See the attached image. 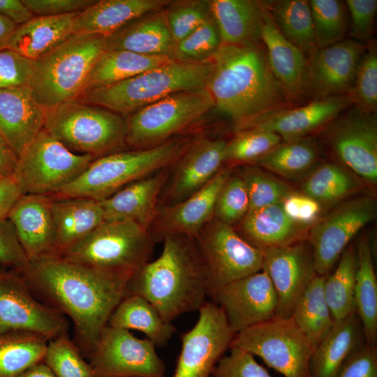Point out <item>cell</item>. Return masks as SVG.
<instances>
[{"instance_id": "1", "label": "cell", "mask_w": 377, "mask_h": 377, "mask_svg": "<svg viewBox=\"0 0 377 377\" xmlns=\"http://www.w3.org/2000/svg\"><path fill=\"white\" fill-rule=\"evenodd\" d=\"M24 275L35 295L68 317L76 344L88 357L109 319L128 295L131 276L109 272L60 256L30 261Z\"/></svg>"}, {"instance_id": "2", "label": "cell", "mask_w": 377, "mask_h": 377, "mask_svg": "<svg viewBox=\"0 0 377 377\" xmlns=\"http://www.w3.org/2000/svg\"><path fill=\"white\" fill-rule=\"evenodd\" d=\"M211 61L206 89L214 108L235 121L238 131L290 106L292 99L272 73L261 40L221 44Z\"/></svg>"}, {"instance_id": "3", "label": "cell", "mask_w": 377, "mask_h": 377, "mask_svg": "<svg viewBox=\"0 0 377 377\" xmlns=\"http://www.w3.org/2000/svg\"><path fill=\"white\" fill-rule=\"evenodd\" d=\"M162 239L161 253L131 276L127 293L145 297L172 322L207 302L208 275L195 238L168 234Z\"/></svg>"}, {"instance_id": "4", "label": "cell", "mask_w": 377, "mask_h": 377, "mask_svg": "<svg viewBox=\"0 0 377 377\" xmlns=\"http://www.w3.org/2000/svg\"><path fill=\"white\" fill-rule=\"evenodd\" d=\"M211 60L198 64L170 61L121 82L84 91L77 99L122 117L172 94L206 89Z\"/></svg>"}, {"instance_id": "5", "label": "cell", "mask_w": 377, "mask_h": 377, "mask_svg": "<svg viewBox=\"0 0 377 377\" xmlns=\"http://www.w3.org/2000/svg\"><path fill=\"white\" fill-rule=\"evenodd\" d=\"M188 143L185 139L169 140L151 148L117 151L101 156L51 197L102 200L126 185L173 165Z\"/></svg>"}, {"instance_id": "6", "label": "cell", "mask_w": 377, "mask_h": 377, "mask_svg": "<svg viewBox=\"0 0 377 377\" xmlns=\"http://www.w3.org/2000/svg\"><path fill=\"white\" fill-rule=\"evenodd\" d=\"M106 50L105 37L73 34L34 61L29 87L45 110L77 98L85 89L91 70Z\"/></svg>"}, {"instance_id": "7", "label": "cell", "mask_w": 377, "mask_h": 377, "mask_svg": "<svg viewBox=\"0 0 377 377\" xmlns=\"http://www.w3.org/2000/svg\"><path fill=\"white\" fill-rule=\"evenodd\" d=\"M44 129L72 152L95 158L126 144L125 117L77 98L46 110Z\"/></svg>"}, {"instance_id": "8", "label": "cell", "mask_w": 377, "mask_h": 377, "mask_svg": "<svg viewBox=\"0 0 377 377\" xmlns=\"http://www.w3.org/2000/svg\"><path fill=\"white\" fill-rule=\"evenodd\" d=\"M150 231L128 221H104L60 256L103 271L133 276L150 261Z\"/></svg>"}, {"instance_id": "9", "label": "cell", "mask_w": 377, "mask_h": 377, "mask_svg": "<svg viewBox=\"0 0 377 377\" xmlns=\"http://www.w3.org/2000/svg\"><path fill=\"white\" fill-rule=\"evenodd\" d=\"M214 108L207 89L182 91L145 106L126 118V142L135 149L156 147Z\"/></svg>"}, {"instance_id": "10", "label": "cell", "mask_w": 377, "mask_h": 377, "mask_svg": "<svg viewBox=\"0 0 377 377\" xmlns=\"http://www.w3.org/2000/svg\"><path fill=\"white\" fill-rule=\"evenodd\" d=\"M95 159L72 152L44 128L19 156L12 176L22 194L52 196Z\"/></svg>"}, {"instance_id": "11", "label": "cell", "mask_w": 377, "mask_h": 377, "mask_svg": "<svg viewBox=\"0 0 377 377\" xmlns=\"http://www.w3.org/2000/svg\"><path fill=\"white\" fill-rule=\"evenodd\" d=\"M230 347L258 356L284 377H311L315 348L291 318L272 319L235 334Z\"/></svg>"}, {"instance_id": "12", "label": "cell", "mask_w": 377, "mask_h": 377, "mask_svg": "<svg viewBox=\"0 0 377 377\" xmlns=\"http://www.w3.org/2000/svg\"><path fill=\"white\" fill-rule=\"evenodd\" d=\"M208 275V297L223 287L261 270L263 251L232 226L213 218L195 238Z\"/></svg>"}, {"instance_id": "13", "label": "cell", "mask_w": 377, "mask_h": 377, "mask_svg": "<svg viewBox=\"0 0 377 377\" xmlns=\"http://www.w3.org/2000/svg\"><path fill=\"white\" fill-rule=\"evenodd\" d=\"M147 338L106 325L87 357L94 377H164L165 366Z\"/></svg>"}, {"instance_id": "14", "label": "cell", "mask_w": 377, "mask_h": 377, "mask_svg": "<svg viewBox=\"0 0 377 377\" xmlns=\"http://www.w3.org/2000/svg\"><path fill=\"white\" fill-rule=\"evenodd\" d=\"M68 320L36 297L27 279L13 270H0V333L26 331L48 340L68 334Z\"/></svg>"}, {"instance_id": "15", "label": "cell", "mask_w": 377, "mask_h": 377, "mask_svg": "<svg viewBox=\"0 0 377 377\" xmlns=\"http://www.w3.org/2000/svg\"><path fill=\"white\" fill-rule=\"evenodd\" d=\"M195 325L182 335V348L172 377H212L234 334L222 309L213 301L199 310Z\"/></svg>"}, {"instance_id": "16", "label": "cell", "mask_w": 377, "mask_h": 377, "mask_svg": "<svg viewBox=\"0 0 377 377\" xmlns=\"http://www.w3.org/2000/svg\"><path fill=\"white\" fill-rule=\"evenodd\" d=\"M376 213L374 199L360 197L339 206L313 226L309 244L317 274L325 276L330 273L352 239Z\"/></svg>"}, {"instance_id": "17", "label": "cell", "mask_w": 377, "mask_h": 377, "mask_svg": "<svg viewBox=\"0 0 377 377\" xmlns=\"http://www.w3.org/2000/svg\"><path fill=\"white\" fill-rule=\"evenodd\" d=\"M327 140L336 156L362 179L377 181V116L353 106L328 124Z\"/></svg>"}, {"instance_id": "18", "label": "cell", "mask_w": 377, "mask_h": 377, "mask_svg": "<svg viewBox=\"0 0 377 377\" xmlns=\"http://www.w3.org/2000/svg\"><path fill=\"white\" fill-rule=\"evenodd\" d=\"M262 271L269 277L277 296L275 317L291 318L303 293L317 275L309 242L267 248Z\"/></svg>"}, {"instance_id": "19", "label": "cell", "mask_w": 377, "mask_h": 377, "mask_svg": "<svg viewBox=\"0 0 377 377\" xmlns=\"http://www.w3.org/2000/svg\"><path fill=\"white\" fill-rule=\"evenodd\" d=\"M223 311L234 335L243 330L273 318L277 296L264 272H258L221 288L212 297Z\"/></svg>"}, {"instance_id": "20", "label": "cell", "mask_w": 377, "mask_h": 377, "mask_svg": "<svg viewBox=\"0 0 377 377\" xmlns=\"http://www.w3.org/2000/svg\"><path fill=\"white\" fill-rule=\"evenodd\" d=\"M366 46L353 39L316 48L309 54L305 93L314 100L346 96Z\"/></svg>"}, {"instance_id": "21", "label": "cell", "mask_w": 377, "mask_h": 377, "mask_svg": "<svg viewBox=\"0 0 377 377\" xmlns=\"http://www.w3.org/2000/svg\"><path fill=\"white\" fill-rule=\"evenodd\" d=\"M226 142L223 139L205 137L189 142L173 164L174 172L165 194V205L186 199L216 175L225 162Z\"/></svg>"}, {"instance_id": "22", "label": "cell", "mask_w": 377, "mask_h": 377, "mask_svg": "<svg viewBox=\"0 0 377 377\" xmlns=\"http://www.w3.org/2000/svg\"><path fill=\"white\" fill-rule=\"evenodd\" d=\"M230 175V169L222 168L203 187L186 199L158 209L152 223L157 228V234L161 238L168 234L195 238L214 218L218 194Z\"/></svg>"}, {"instance_id": "23", "label": "cell", "mask_w": 377, "mask_h": 377, "mask_svg": "<svg viewBox=\"0 0 377 377\" xmlns=\"http://www.w3.org/2000/svg\"><path fill=\"white\" fill-rule=\"evenodd\" d=\"M52 200L50 195L22 194L8 215L30 261L56 256Z\"/></svg>"}, {"instance_id": "24", "label": "cell", "mask_w": 377, "mask_h": 377, "mask_svg": "<svg viewBox=\"0 0 377 377\" xmlns=\"http://www.w3.org/2000/svg\"><path fill=\"white\" fill-rule=\"evenodd\" d=\"M350 105L347 96L316 99L304 105L272 112L244 128L269 131L283 141L301 139L328 125Z\"/></svg>"}, {"instance_id": "25", "label": "cell", "mask_w": 377, "mask_h": 377, "mask_svg": "<svg viewBox=\"0 0 377 377\" xmlns=\"http://www.w3.org/2000/svg\"><path fill=\"white\" fill-rule=\"evenodd\" d=\"M45 113L29 87L0 89V131L17 157L44 128Z\"/></svg>"}, {"instance_id": "26", "label": "cell", "mask_w": 377, "mask_h": 377, "mask_svg": "<svg viewBox=\"0 0 377 377\" xmlns=\"http://www.w3.org/2000/svg\"><path fill=\"white\" fill-rule=\"evenodd\" d=\"M168 172L159 170L135 181L100 200L104 221H128L149 230L158 213L157 201Z\"/></svg>"}, {"instance_id": "27", "label": "cell", "mask_w": 377, "mask_h": 377, "mask_svg": "<svg viewBox=\"0 0 377 377\" xmlns=\"http://www.w3.org/2000/svg\"><path fill=\"white\" fill-rule=\"evenodd\" d=\"M260 40L276 79L291 99L305 93L306 63L305 54L288 40L276 26L264 2Z\"/></svg>"}, {"instance_id": "28", "label": "cell", "mask_w": 377, "mask_h": 377, "mask_svg": "<svg viewBox=\"0 0 377 377\" xmlns=\"http://www.w3.org/2000/svg\"><path fill=\"white\" fill-rule=\"evenodd\" d=\"M164 9L139 17L105 37L106 50H127L144 55L165 56L172 59L176 43L168 27Z\"/></svg>"}, {"instance_id": "29", "label": "cell", "mask_w": 377, "mask_h": 377, "mask_svg": "<svg viewBox=\"0 0 377 377\" xmlns=\"http://www.w3.org/2000/svg\"><path fill=\"white\" fill-rule=\"evenodd\" d=\"M168 0H101L78 13L73 21V34L107 37L131 21L167 7Z\"/></svg>"}, {"instance_id": "30", "label": "cell", "mask_w": 377, "mask_h": 377, "mask_svg": "<svg viewBox=\"0 0 377 377\" xmlns=\"http://www.w3.org/2000/svg\"><path fill=\"white\" fill-rule=\"evenodd\" d=\"M56 256L77 242L104 221L100 202L82 197L52 198Z\"/></svg>"}, {"instance_id": "31", "label": "cell", "mask_w": 377, "mask_h": 377, "mask_svg": "<svg viewBox=\"0 0 377 377\" xmlns=\"http://www.w3.org/2000/svg\"><path fill=\"white\" fill-rule=\"evenodd\" d=\"M364 343L362 325L356 312L334 323L313 351L311 377H335L349 356Z\"/></svg>"}, {"instance_id": "32", "label": "cell", "mask_w": 377, "mask_h": 377, "mask_svg": "<svg viewBox=\"0 0 377 377\" xmlns=\"http://www.w3.org/2000/svg\"><path fill=\"white\" fill-rule=\"evenodd\" d=\"M77 13L34 16L17 27L8 48L35 61L73 34V21Z\"/></svg>"}, {"instance_id": "33", "label": "cell", "mask_w": 377, "mask_h": 377, "mask_svg": "<svg viewBox=\"0 0 377 377\" xmlns=\"http://www.w3.org/2000/svg\"><path fill=\"white\" fill-rule=\"evenodd\" d=\"M209 6L221 44L243 45L260 41L263 1L212 0Z\"/></svg>"}, {"instance_id": "34", "label": "cell", "mask_w": 377, "mask_h": 377, "mask_svg": "<svg viewBox=\"0 0 377 377\" xmlns=\"http://www.w3.org/2000/svg\"><path fill=\"white\" fill-rule=\"evenodd\" d=\"M241 226L242 236L262 251L303 241L298 224L285 214L281 202L249 211Z\"/></svg>"}, {"instance_id": "35", "label": "cell", "mask_w": 377, "mask_h": 377, "mask_svg": "<svg viewBox=\"0 0 377 377\" xmlns=\"http://www.w3.org/2000/svg\"><path fill=\"white\" fill-rule=\"evenodd\" d=\"M108 325L144 333L156 347L165 346L176 327L163 318L156 308L145 297L128 294L112 313Z\"/></svg>"}, {"instance_id": "36", "label": "cell", "mask_w": 377, "mask_h": 377, "mask_svg": "<svg viewBox=\"0 0 377 377\" xmlns=\"http://www.w3.org/2000/svg\"><path fill=\"white\" fill-rule=\"evenodd\" d=\"M171 60L172 59L165 56L144 55L127 50H105L92 67L84 91L121 82Z\"/></svg>"}, {"instance_id": "37", "label": "cell", "mask_w": 377, "mask_h": 377, "mask_svg": "<svg viewBox=\"0 0 377 377\" xmlns=\"http://www.w3.org/2000/svg\"><path fill=\"white\" fill-rule=\"evenodd\" d=\"M355 283V311L362 325L367 344L377 342V279L371 248L367 239H362L356 251Z\"/></svg>"}, {"instance_id": "38", "label": "cell", "mask_w": 377, "mask_h": 377, "mask_svg": "<svg viewBox=\"0 0 377 377\" xmlns=\"http://www.w3.org/2000/svg\"><path fill=\"white\" fill-rule=\"evenodd\" d=\"M48 339L26 331L0 333V377H17L43 362Z\"/></svg>"}, {"instance_id": "39", "label": "cell", "mask_w": 377, "mask_h": 377, "mask_svg": "<svg viewBox=\"0 0 377 377\" xmlns=\"http://www.w3.org/2000/svg\"><path fill=\"white\" fill-rule=\"evenodd\" d=\"M325 276L317 274L314 277L297 304L291 316L293 322L315 348L334 324L324 293Z\"/></svg>"}, {"instance_id": "40", "label": "cell", "mask_w": 377, "mask_h": 377, "mask_svg": "<svg viewBox=\"0 0 377 377\" xmlns=\"http://www.w3.org/2000/svg\"><path fill=\"white\" fill-rule=\"evenodd\" d=\"M263 2L276 26L288 40L305 54L316 48L309 1Z\"/></svg>"}, {"instance_id": "41", "label": "cell", "mask_w": 377, "mask_h": 377, "mask_svg": "<svg viewBox=\"0 0 377 377\" xmlns=\"http://www.w3.org/2000/svg\"><path fill=\"white\" fill-rule=\"evenodd\" d=\"M356 251L350 246L341 254L334 272L325 278L324 293L334 323L339 322L356 312Z\"/></svg>"}, {"instance_id": "42", "label": "cell", "mask_w": 377, "mask_h": 377, "mask_svg": "<svg viewBox=\"0 0 377 377\" xmlns=\"http://www.w3.org/2000/svg\"><path fill=\"white\" fill-rule=\"evenodd\" d=\"M318 156L317 144L311 140L301 138L280 142L253 164L278 175L293 177L309 170Z\"/></svg>"}, {"instance_id": "43", "label": "cell", "mask_w": 377, "mask_h": 377, "mask_svg": "<svg viewBox=\"0 0 377 377\" xmlns=\"http://www.w3.org/2000/svg\"><path fill=\"white\" fill-rule=\"evenodd\" d=\"M360 184L341 166L332 163L318 167L303 183V194L320 204L340 201L357 191Z\"/></svg>"}, {"instance_id": "44", "label": "cell", "mask_w": 377, "mask_h": 377, "mask_svg": "<svg viewBox=\"0 0 377 377\" xmlns=\"http://www.w3.org/2000/svg\"><path fill=\"white\" fill-rule=\"evenodd\" d=\"M43 362L55 377H94L91 365L68 334L48 341Z\"/></svg>"}, {"instance_id": "45", "label": "cell", "mask_w": 377, "mask_h": 377, "mask_svg": "<svg viewBox=\"0 0 377 377\" xmlns=\"http://www.w3.org/2000/svg\"><path fill=\"white\" fill-rule=\"evenodd\" d=\"M309 3L316 47L343 40L347 29L346 3L339 0H310Z\"/></svg>"}, {"instance_id": "46", "label": "cell", "mask_w": 377, "mask_h": 377, "mask_svg": "<svg viewBox=\"0 0 377 377\" xmlns=\"http://www.w3.org/2000/svg\"><path fill=\"white\" fill-rule=\"evenodd\" d=\"M281 141L278 135L269 131L253 128L239 130L226 142L224 161L254 163Z\"/></svg>"}, {"instance_id": "47", "label": "cell", "mask_w": 377, "mask_h": 377, "mask_svg": "<svg viewBox=\"0 0 377 377\" xmlns=\"http://www.w3.org/2000/svg\"><path fill=\"white\" fill-rule=\"evenodd\" d=\"M359 61L351 89L346 95L353 106L366 112L377 110V46L369 41Z\"/></svg>"}, {"instance_id": "48", "label": "cell", "mask_w": 377, "mask_h": 377, "mask_svg": "<svg viewBox=\"0 0 377 377\" xmlns=\"http://www.w3.org/2000/svg\"><path fill=\"white\" fill-rule=\"evenodd\" d=\"M221 45L220 33L212 17L175 44L172 59L184 63L206 62Z\"/></svg>"}, {"instance_id": "49", "label": "cell", "mask_w": 377, "mask_h": 377, "mask_svg": "<svg viewBox=\"0 0 377 377\" xmlns=\"http://www.w3.org/2000/svg\"><path fill=\"white\" fill-rule=\"evenodd\" d=\"M164 11L175 43L212 17L209 1L205 0L172 1Z\"/></svg>"}, {"instance_id": "50", "label": "cell", "mask_w": 377, "mask_h": 377, "mask_svg": "<svg viewBox=\"0 0 377 377\" xmlns=\"http://www.w3.org/2000/svg\"><path fill=\"white\" fill-rule=\"evenodd\" d=\"M239 175L247 190L249 212L280 203L292 193L286 184L255 167L246 168Z\"/></svg>"}, {"instance_id": "51", "label": "cell", "mask_w": 377, "mask_h": 377, "mask_svg": "<svg viewBox=\"0 0 377 377\" xmlns=\"http://www.w3.org/2000/svg\"><path fill=\"white\" fill-rule=\"evenodd\" d=\"M249 210V200L240 175L231 176L222 186L214 207V218L232 226L241 222Z\"/></svg>"}, {"instance_id": "52", "label": "cell", "mask_w": 377, "mask_h": 377, "mask_svg": "<svg viewBox=\"0 0 377 377\" xmlns=\"http://www.w3.org/2000/svg\"><path fill=\"white\" fill-rule=\"evenodd\" d=\"M230 349L217 363L212 377H272L252 354L236 347Z\"/></svg>"}, {"instance_id": "53", "label": "cell", "mask_w": 377, "mask_h": 377, "mask_svg": "<svg viewBox=\"0 0 377 377\" xmlns=\"http://www.w3.org/2000/svg\"><path fill=\"white\" fill-rule=\"evenodd\" d=\"M34 61L9 48L0 51V89L29 87Z\"/></svg>"}, {"instance_id": "54", "label": "cell", "mask_w": 377, "mask_h": 377, "mask_svg": "<svg viewBox=\"0 0 377 377\" xmlns=\"http://www.w3.org/2000/svg\"><path fill=\"white\" fill-rule=\"evenodd\" d=\"M0 263L23 276L30 267L31 262L8 219L0 221Z\"/></svg>"}, {"instance_id": "55", "label": "cell", "mask_w": 377, "mask_h": 377, "mask_svg": "<svg viewBox=\"0 0 377 377\" xmlns=\"http://www.w3.org/2000/svg\"><path fill=\"white\" fill-rule=\"evenodd\" d=\"M346 6L350 15V34L353 40H371L377 10L376 0H347Z\"/></svg>"}, {"instance_id": "56", "label": "cell", "mask_w": 377, "mask_h": 377, "mask_svg": "<svg viewBox=\"0 0 377 377\" xmlns=\"http://www.w3.org/2000/svg\"><path fill=\"white\" fill-rule=\"evenodd\" d=\"M335 377H377V346L364 343L343 363Z\"/></svg>"}, {"instance_id": "57", "label": "cell", "mask_w": 377, "mask_h": 377, "mask_svg": "<svg viewBox=\"0 0 377 377\" xmlns=\"http://www.w3.org/2000/svg\"><path fill=\"white\" fill-rule=\"evenodd\" d=\"M285 214L297 224L314 222L320 212V204L304 194L291 193L281 202Z\"/></svg>"}, {"instance_id": "58", "label": "cell", "mask_w": 377, "mask_h": 377, "mask_svg": "<svg viewBox=\"0 0 377 377\" xmlns=\"http://www.w3.org/2000/svg\"><path fill=\"white\" fill-rule=\"evenodd\" d=\"M37 16H57L80 13L93 4L94 0H22Z\"/></svg>"}, {"instance_id": "59", "label": "cell", "mask_w": 377, "mask_h": 377, "mask_svg": "<svg viewBox=\"0 0 377 377\" xmlns=\"http://www.w3.org/2000/svg\"><path fill=\"white\" fill-rule=\"evenodd\" d=\"M21 195L13 177L0 181V221L8 219L10 210Z\"/></svg>"}, {"instance_id": "60", "label": "cell", "mask_w": 377, "mask_h": 377, "mask_svg": "<svg viewBox=\"0 0 377 377\" xmlns=\"http://www.w3.org/2000/svg\"><path fill=\"white\" fill-rule=\"evenodd\" d=\"M0 15L17 26L27 22L34 17L33 13L22 0H0Z\"/></svg>"}, {"instance_id": "61", "label": "cell", "mask_w": 377, "mask_h": 377, "mask_svg": "<svg viewBox=\"0 0 377 377\" xmlns=\"http://www.w3.org/2000/svg\"><path fill=\"white\" fill-rule=\"evenodd\" d=\"M18 157L0 131V181L12 177Z\"/></svg>"}, {"instance_id": "62", "label": "cell", "mask_w": 377, "mask_h": 377, "mask_svg": "<svg viewBox=\"0 0 377 377\" xmlns=\"http://www.w3.org/2000/svg\"><path fill=\"white\" fill-rule=\"evenodd\" d=\"M17 25L0 15V51L8 48L9 41Z\"/></svg>"}, {"instance_id": "63", "label": "cell", "mask_w": 377, "mask_h": 377, "mask_svg": "<svg viewBox=\"0 0 377 377\" xmlns=\"http://www.w3.org/2000/svg\"><path fill=\"white\" fill-rule=\"evenodd\" d=\"M17 377H55L43 362L30 367Z\"/></svg>"}]
</instances>
